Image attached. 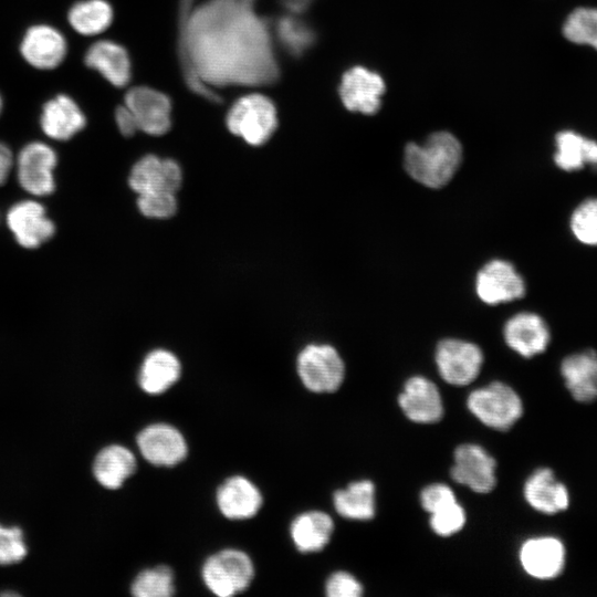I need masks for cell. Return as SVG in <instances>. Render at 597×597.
Instances as JSON below:
<instances>
[{
    "mask_svg": "<svg viewBox=\"0 0 597 597\" xmlns=\"http://www.w3.org/2000/svg\"><path fill=\"white\" fill-rule=\"evenodd\" d=\"M255 0H180L179 56L189 87L212 102L211 86L270 85L280 76L269 23Z\"/></svg>",
    "mask_w": 597,
    "mask_h": 597,
    "instance_id": "cell-1",
    "label": "cell"
},
{
    "mask_svg": "<svg viewBox=\"0 0 597 597\" xmlns=\"http://www.w3.org/2000/svg\"><path fill=\"white\" fill-rule=\"evenodd\" d=\"M461 160V144L448 132L434 133L423 144H408L404 155L407 174L432 189L444 187L457 172Z\"/></svg>",
    "mask_w": 597,
    "mask_h": 597,
    "instance_id": "cell-2",
    "label": "cell"
},
{
    "mask_svg": "<svg viewBox=\"0 0 597 597\" xmlns=\"http://www.w3.org/2000/svg\"><path fill=\"white\" fill-rule=\"evenodd\" d=\"M228 129L251 146L265 144L277 127L276 108L263 94L252 93L238 98L229 108Z\"/></svg>",
    "mask_w": 597,
    "mask_h": 597,
    "instance_id": "cell-3",
    "label": "cell"
},
{
    "mask_svg": "<svg viewBox=\"0 0 597 597\" xmlns=\"http://www.w3.org/2000/svg\"><path fill=\"white\" fill-rule=\"evenodd\" d=\"M467 407L481 423L499 431L511 429L524 411L520 395L502 381H492L471 391Z\"/></svg>",
    "mask_w": 597,
    "mask_h": 597,
    "instance_id": "cell-4",
    "label": "cell"
},
{
    "mask_svg": "<svg viewBox=\"0 0 597 597\" xmlns=\"http://www.w3.org/2000/svg\"><path fill=\"white\" fill-rule=\"evenodd\" d=\"M202 579L207 588L220 597H230L245 590L254 577V566L242 551L227 548L206 559Z\"/></svg>",
    "mask_w": 597,
    "mask_h": 597,
    "instance_id": "cell-5",
    "label": "cell"
},
{
    "mask_svg": "<svg viewBox=\"0 0 597 597\" xmlns=\"http://www.w3.org/2000/svg\"><path fill=\"white\" fill-rule=\"evenodd\" d=\"M296 368L303 385L317 394L336 391L345 377V364L341 355L327 344L304 347L297 356Z\"/></svg>",
    "mask_w": 597,
    "mask_h": 597,
    "instance_id": "cell-6",
    "label": "cell"
},
{
    "mask_svg": "<svg viewBox=\"0 0 597 597\" xmlns=\"http://www.w3.org/2000/svg\"><path fill=\"white\" fill-rule=\"evenodd\" d=\"M481 348L471 342L446 338L438 343L434 360L441 378L452 386H467L475 380L483 365Z\"/></svg>",
    "mask_w": 597,
    "mask_h": 597,
    "instance_id": "cell-7",
    "label": "cell"
},
{
    "mask_svg": "<svg viewBox=\"0 0 597 597\" xmlns=\"http://www.w3.org/2000/svg\"><path fill=\"white\" fill-rule=\"evenodd\" d=\"M496 461L481 446L463 443L453 452L450 476L475 493H489L496 485Z\"/></svg>",
    "mask_w": 597,
    "mask_h": 597,
    "instance_id": "cell-8",
    "label": "cell"
},
{
    "mask_svg": "<svg viewBox=\"0 0 597 597\" xmlns=\"http://www.w3.org/2000/svg\"><path fill=\"white\" fill-rule=\"evenodd\" d=\"M567 552L564 543L555 536H537L523 542L519 562L532 578L552 580L565 569Z\"/></svg>",
    "mask_w": 597,
    "mask_h": 597,
    "instance_id": "cell-9",
    "label": "cell"
},
{
    "mask_svg": "<svg viewBox=\"0 0 597 597\" xmlns=\"http://www.w3.org/2000/svg\"><path fill=\"white\" fill-rule=\"evenodd\" d=\"M475 292L483 303L498 305L523 297L525 283L512 263L495 259L478 272Z\"/></svg>",
    "mask_w": 597,
    "mask_h": 597,
    "instance_id": "cell-10",
    "label": "cell"
},
{
    "mask_svg": "<svg viewBox=\"0 0 597 597\" xmlns=\"http://www.w3.org/2000/svg\"><path fill=\"white\" fill-rule=\"evenodd\" d=\"M125 105L132 112L138 130L153 136L169 130L171 102L166 94L148 86H135L126 93Z\"/></svg>",
    "mask_w": 597,
    "mask_h": 597,
    "instance_id": "cell-11",
    "label": "cell"
},
{
    "mask_svg": "<svg viewBox=\"0 0 597 597\" xmlns=\"http://www.w3.org/2000/svg\"><path fill=\"white\" fill-rule=\"evenodd\" d=\"M56 161V154L49 145L40 142L25 145L18 156V178L22 188L34 196L52 193Z\"/></svg>",
    "mask_w": 597,
    "mask_h": 597,
    "instance_id": "cell-12",
    "label": "cell"
},
{
    "mask_svg": "<svg viewBox=\"0 0 597 597\" xmlns=\"http://www.w3.org/2000/svg\"><path fill=\"white\" fill-rule=\"evenodd\" d=\"M398 405L410 421L420 425L436 423L442 419L444 412L442 397L436 384L419 375L407 379L398 396Z\"/></svg>",
    "mask_w": 597,
    "mask_h": 597,
    "instance_id": "cell-13",
    "label": "cell"
},
{
    "mask_svg": "<svg viewBox=\"0 0 597 597\" xmlns=\"http://www.w3.org/2000/svg\"><path fill=\"white\" fill-rule=\"evenodd\" d=\"M142 455L157 467H172L187 455V443L178 429L168 423L145 427L136 438Z\"/></svg>",
    "mask_w": 597,
    "mask_h": 597,
    "instance_id": "cell-14",
    "label": "cell"
},
{
    "mask_svg": "<svg viewBox=\"0 0 597 597\" xmlns=\"http://www.w3.org/2000/svg\"><path fill=\"white\" fill-rule=\"evenodd\" d=\"M338 91L347 109L371 115L380 107L385 83L379 74L355 66L343 75Z\"/></svg>",
    "mask_w": 597,
    "mask_h": 597,
    "instance_id": "cell-15",
    "label": "cell"
},
{
    "mask_svg": "<svg viewBox=\"0 0 597 597\" xmlns=\"http://www.w3.org/2000/svg\"><path fill=\"white\" fill-rule=\"evenodd\" d=\"M182 182V171L177 161L146 155L133 166L128 184L137 193L166 190L176 193Z\"/></svg>",
    "mask_w": 597,
    "mask_h": 597,
    "instance_id": "cell-16",
    "label": "cell"
},
{
    "mask_svg": "<svg viewBox=\"0 0 597 597\" xmlns=\"http://www.w3.org/2000/svg\"><path fill=\"white\" fill-rule=\"evenodd\" d=\"M67 51L65 38L51 25L36 24L29 28L21 41L20 52L33 67L52 70L59 66Z\"/></svg>",
    "mask_w": 597,
    "mask_h": 597,
    "instance_id": "cell-17",
    "label": "cell"
},
{
    "mask_svg": "<svg viewBox=\"0 0 597 597\" xmlns=\"http://www.w3.org/2000/svg\"><path fill=\"white\" fill-rule=\"evenodd\" d=\"M503 336L506 345L525 358L545 352L551 341L546 322L531 312H521L507 320Z\"/></svg>",
    "mask_w": 597,
    "mask_h": 597,
    "instance_id": "cell-18",
    "label": "cell"
},
{
    "mask_svg": "<svg viewBox=\"0 0 597 597\" xmlns=\"http://www.w3.org/2000/svg\"><path fill=\"white\" fill-rule=\"evenodd\" d=\"M7 222L18 243L28 249L41 245L54 234V223L36 201L14 205L8 212Z\"/></svg>",
    "mask_w": 597,
    "mask_h": 597,
    "instance_id": "cell-19",
    "label": "cell"
},
{
    "mask_svg": "<svg viewBox=\"0 0 597 597\" xmlns=\"http://www.w3.org/2000/svg\"><path fill=\"white\" fill-rule=\"evenodd\" d=\"M523 496L533 510L545 515L565 512L570 503L567 486L549 468H540L526 479Z\"/></svg>",
    "mask_w": 597,
    "mask_h": 597,
    "instance_id": "cell-20",
    "label": "cell"
},
{
    "mask_svg": "<svg viewBox=\"0 0 597 597\" xmlns=\"http://www.w3.org/2000/svg\"><path fill=\"white\" fill-rule=\"evenodd\" d=\"M561 375L574 400L590 404L597 400V353L587 349L566 356Z\"/></svg>",
    "mask_w": 597,
    "mask_h": 597,
    "instance_id": "cell-21",
    "label": "cell"
},
{
    "mask_svg": "<svg viewBox=\"0 0 597 597\" xmlns=\"http://www.w3.org/2000/svg\"><path fill=\"white\" fill-rule=\"evenodd\" d=\"M216 501L220 512L227 519L244 520L259 512L262 495L249 479L233 475L218 488Z\"/></svg>",
    "mask_w": 597,
    "mask_h": 597,
    "instance_id": "cell-22",
    "label": "cell"
},
{
    "mask_svg": "<svg viewBox=\"0 0 597 597\" xmlns=\"http://www.w3.org/2000/svg\"><path fill=\"white\" fill-rule=\"evenodd\" d=\"M40 123L46 136L66 140L85 127L86 118L73 98L60 94L43 105Z\"/></svg>",
    "mask_w": 597,
    "mask_h": 597,
    "instance_id": "cell-23",
    "label": "cell"
},
{
    "mask_svg": "<svg viewBox=\"0 0 597 597\" xmlns=\"http://www.w3.org/2000/svg\"><path fill=\"white\" fill-rule=\"evenodd\" d=\"M86 66L98 72L116 87H123L130 81L132 64L124 46L102 40L92 44L84 56Z\"/></svg>",
    "mask_w": 597,
    "mask_h": 597,
    "instance_id": "cell-24",
    "label": "cell"
},
{
    "mask_svg": "<svg viewBox=\"0 0 597 597\" xmlns=\"http://www.w3.org/2000/svg\"><path fill=\"white\" fill-rule=\"evenodd\" d=\"M180 373L179 359L171 352L155 349L143 360L138 385L146 394L160 395L179 379Z\"/></svg>",
    "mask_w": 597,
    "mask_h": 597,
    "instance_id": "cell-25",
    "label": "cell"
},
{
    "mask_svg": "<svg viewBox=\"0 0 597 597\" xmlns=\"http://www.w3.org/2000/svg\"><path fill=\"white\" fill-rule=\"evenodd\" d=\"M334 532L332 517L322 511H307L297 515L291 523V538L301 553L322 551Z\"/></svg>",
    "mask_w": 597,
    "mask_h": 597,
    "instance_id": "cell-26",
    "label": "cell"
},
{
    "mask_svg": "<svg viewBox=\"0 0 597 597\" xmlns=\"http://www.w3.org/2000/svg\"><path fill=\"white\" fill-rule=\"evenodd\" d=\"M136 459L127 448L112 444L102 449L93 463V473L100 484L116 490L134 474Z\"/></svg>",
    "mask_w": 597,
    "mask_h": 597,
    "instance_id": "cell-27",
    "label": "cell"
},
{
    "mask_svg": "<svg viewBox=\"0 0 597 597\" xmlns=\"http://www.w3.org/2000/svg\"><path fill=\"white\" fill-rule=\"evenodd\" d=\"M376 489L370 480L350 482L346 488L333 494V505L344 519L368 521L376 513Z\"/></svg>",
    "mask_w": 597,
    "mask_h": 597,
    "instance_id": "cell-28",
    "label": "cell"
},
{
    "mask_svg": "<svg viewBox=\"0 0 597 597\" xmlns=\"http://www.w3.org/2000/svg\"><path fill=\"white\" fill-rule=\"evenodd\" d=\"M554 161L565 171L597 167V142L573 130L559 132L555 137Z\"/></svg>",
    "mask_w": 597,
    "mask_h": 597,
    "instance_id": "cell-29",
    "label": "cell"
},
{
    "mask_svg": "<svg viewBox=\"0 0 597 597\" xmlns=\"http://www.w3.org/2000/svg\"><path fill=\"white\" fill-rule=\"evenodd\" d=\"M70 25L80 34L96 35L113 21V9L106 0H82L67 14Z\"/></svg>",
    "mask_w": 597,
    "mask_h": 597,
    "instance_id": "cell-30",
    "label": "cell"
},
{
    "mask_svg": "<svg viewBox=\"0 0 597 597\" xmlns=\"http://www.w3.org/2000/svg\"><path fill=\"white\" fill-rule=\"evenodd\" d=\"M274 34L280 45L294 56L302 55L315 41L310 24L295 15L280 17L274 24Z\"/></svg>",
    "mask_w": 597,
    "mask_h": 597,
    "instance_id": "cell-31",
    "label": "cell"
},
{
    "mask_svg": "<svg viewBox=\"0 0 597 597\" xmlns=\"http://www.w3.org/2000/svg\"><path fill=\"white\" fill-rule=\"evenodd\" d=\"M130 591L136 597H169L175 593L174 573L166 565L144 569L135 577Z\"/></svg>",
    "mask_w": 597,
    "mask_h": 597,
    "instance_id": "cell-32",
    "label": "cell"
},
{
    "mask_svg": "<svg viewBox=\"0 0 597 597\" xmlns=\"http://www.w3.org/2000/svg\"><path fill=\"white\" fill-rule=\"evenodd\" d=\"M562 31L568 41L597 50V9H575L566 18Z\"/></svg>",
    "mask_w": 597,
    "mask_h": 597,
    "instance_id": "cell-33",
    "label": "cell"
},
{
    "mask_svg": "<svg viewBox=\"0 0 597 597\" xmlns=\"http://www.w3.org/2000/svg\"><path fill=\"white\" fill-rule=\"evenodd\" d=\"M569 226L579 242L597 245V198L580 202L570 216Z\"/></svg>",
    "mask_w": 597,
    "mask_h": 597,
    "instance_id": "cell-34",
    "label": "cell"
},
{
    "mask_svg": "<svg viewBox=\"0 0 597 597\" xmlns=\"http://www.w3.org/2000/svg\"><path fill=\"white\" fill-rule=\"evenodd\" d=\"M137 207L147 218L168 219L177 211L176 193L154 190L138 195Z\"/></svg>",
    "mask_w": 597,
    "mask_h": 597,
    "instance_id": "cell-35",
    "label": "cell"
},
{
    "mask_svg": "<svg viewBox=\"0 0 597 597\" xmlns=\"http://www.w3.org/2000/svg\"><path fill=\"white\" fill-rule=\"evenodd\" d=\"M467 522L464 509L458 501L430 514L429 525L439 536H451L460 532Z\"/></svg>",
    "mask_w": 597,
    "mask_h": 597,
    "instance_id": "cell-36",
    "label": "cell"
},
{
    "mask_svg": "<svg viewBox=\"0 0 597 597\" xmlns=\"http://www.w3.org/2000/svg\"><path fill=\"white\" fill-rule=\"evenodd\" d=\"M27 555L22 530L18 526L0 525V565H9L22 561Z\"/></svg>",
    "mask_w": 597,
    "mask_h": 597,
    "instance_id": "cell-37",
    "label": "cell"
},
{
    "mask_svg": "<svg viewBox=\"0 0 597 597\" xmlns=\"http://www.w3.org/2000/svg\"><path fill=\"white\" fill-rule=\"evenodd\" d=\"M325 594L328 597H359L364 594V587L354 575L338 570L327 578Z\"/></svg>",
    "mask_w": 597,
    "mask_h": 597,
    "instance_id": "cell-38",
    "label": "cell"
},
{
    "mask_svg": "<svg viewBox=\"0 0 597 597\" xmlns=\"http://www.w3.org/2000/svg\"><path fill=\"white\" fill-rule=\"evenodd\" d=\"M457 501L453 490L443 483H432L420 492V504L429 514Z\"/></svg>",
    "mask_w": 597,
    "mask_h": 597,
    "instance_id": "cell-39",
    "label": "cell"
},
{
    "mask_svg": "<svg viewBox=\"0 0 597 597\" xmlns=\"http://www.w3.org/2000/svg\"><path fill=\"white\" fill-rule=\"evenodd\" d=\"M115 121L123 136L130 137L138 130L136 121L126 105L116 108Z\"/></svg>",
    "mask_w": 597,
    "mask_h": 597,
    "instance_id": "cell-40",
    "label": "cell"
},
{
    "mask_svg": "<svg viewBox=\"0 0 597 597\" xmlns=\"http://www.w3.org/2000/svg\"><path fill=\"white\" fill-rule=\"evenodd\" d=\"M13 157L10 148L0 142V185H2L11 170Z\"/></svg>",
    "mask_w": 597,
    "mask_h": 597,
    "instance_id": "cell-41",
    "label": "cell"
},
{
    "mask_svg": "<svg viewBox=\"0 0 597 597\" xmlns=\"http://www.w3.org/2000/svg\"><path fill=\"white\" fill-rule=\"evenodd\" d=\"M312 2L313 0H281L282 6L293 14L303 12Z\"/></svg>",
    "mask_w": 597,
    "mask_h": 597,
    "instance_id": "cell-42",
    "label": "cell"
},
{
    "mask_svg": "<svg viewBox=\"0 0 597 597\" xmlns=\"http://www.w3.org/2000/svg\"><path fill=\"white\" fill-rule=\"evenodd\" d=\"M1 109H2V98H1V95H0V113H1Z\"/></svg>",
    "mask_w": 597,
    "mask_h": 597,
    "instance_id": "cell-43",
    "label": "cell"
}]
</instances>
